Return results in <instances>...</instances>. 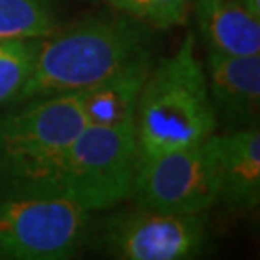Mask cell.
<instances>
[{"instance_id":"7c38bea8","label":"cell","mask_w":260,"mask_h":260,"mask_svg":"<svg viewBox=\"0 0 260 260\" xmlns=\"http://www.w3.org/2000/svg\"><path fill=\"white\" fill-rule=\"evenodd\" d=\"M56 29L54 0H0V41L44 39Z\"/></svg>"},{"instance_id":"6da1fadb","label":"cell","mask_w":260,"mask_h":260,"mask_svg":"<svg viewBox=\"0 0 260 260\" xmlns=\"http://www.w3.org/2000/svg\"><path fill=\"white\" fill-rule=\"evenodd\" d=\"M149 25L125 14L90 15L43 39L32 71L10 103L80 93L144 49Z\"/></svg>"},{"instance_id":"3957f363","label":"cell","mask_w":260,"mask_h":260,"mask_svg":"<svg viewBox=\"0 0 260 260\" xmlns=\"http://www.w3.org/2000/svg\"><path fill=\"white\" fill-rule=\"evenodd\" d=\"M86 125L80 93L14 103L0 115V191H49L66 150Z\"/></svg>"},{"instance_id":"277c9868","label":"cell","mask_w":260,"mask_h":260,"mask_svg":"<svg viewBox=\"0 0 260 260\" xmlns=\"http://www.w3.org/2000/svg\"><path fill=\"white\" fill-rule=\"evenodd\" d=\"M137 171L134 120L117 125H88L78 134L61 160L49 191L81 208L102 211L132 196Z\"/></svg>"},{"instance_id":"ba28073f","label":"cell","mask_w":260,"mask_h":260,"mask_svg":"<svg viewBox=\"0 0 260 260\" xmlns=\"http://www.w3.org/2000/svg\"><path fill=\"white\" fill-rule=\"evenodd\" d=\"M203 68L216 122L230 130L255 128L260 110V54L228 56L208 51Z\"/></svg>"},{"instance_id":"30bf717a","label":"cell","mask_w":260,"mask_h":260,"mask_svg":"<svg viewBox=\"0 0 260 260\" xmlns=\"http://www.w3.org/2000/svg\"><path fill=\"white\" fill-rule=\"evenodd\" d=\"M220 196L235 210H250L260 200V134L240 128L216 135Z\"/></svg>"},{"instance_id":"5b68a950","label":"cell","mask_w":260,"mask_h":260,"mask_svg":"<svg viewBox=\"0 0 260 260\" xmlns=\"http://www.w3.org/2000/svg\"><path fill=\"white\" fill-rule=\"evenodd\" d=\"M88 211L56 191H0V258L63 260L81 247Z\"/></svg>"},{"instance_id":"5bb4252c","label":"cell","mask_w":260,"mask_h":260,"mask_svg":"<svg viewBox=\"0 0 260 260\" xmlns=\"http://www.w3.org/2000/svg\"><path fill=\"white\" fill-rule=\"evenodd\" d=\"M112 9L150 27L169 29L183 24L189 0H107Z\"/></svg>"},{"instance_id":"9c48e42d","label":"cell","mask_w":260,"mask_h":260,"mask_svg":"<svg viewBox=\"0 0 260 260\" xmlns=\"http://www.w3.org/2000/svg\"><path fill=\"white\" fill-rule=\"evenodd\" d=\"M152 66L150 49H144L105 80L80 91L86 123L117 125L134 120L140 91Z\"/></svg>"},{"instance_id":"7a4b0ae2","label":"cell","mask_w":260,"mask_h":260,"mask_svg":"<svg viewBox=\"0 0 260 260\" xmlns=\"http://www.w3.org/2000/svg\"><path fill=\"white\" fill-rule=\"evenodd\" d=\"M137 162L189 147L215 134L216 118L205 68L188 34L174 56L152 66L135 107Z\"/></svg>"},{"instance_id":"8fae6325","label":"cell","mask_w":260,"mask_h":260,"mask_svg":"<svg viewBox=\"0 0 260 260\" xmlns=\"http://www.w3.org/2000/svg\"><path fill=\"white\" fill-rule=\"evenodd\" d=\"M194 10L208 51L228 56L260 54V17L243 0H196Z\"/></svg>"},{"instance_id":"52a82bcc","label":"cell","mask_w":260,"mask_h":260,"mask_svg":"<svg viewBox=\"0 0 260 260\" xmlns=\"http://www.w3.org/2000/svg\"><path fill=\"white\" fill-rule=\"evenodd\" d=\"M103 240L118 258L181 260L201 252L206 225L200 213H168L140 206L110 218Z\"/></svg>"},{"instance_id":"4fadbf2b","label":"cell","mask_w":260,"mask_h":260,"mask_svg":"<svg viewBox=\"0 0 260 260\" xmlns=\"http://www.w3.org/2000/svg\"><path fill=\"white\" fill-rule=\"evenodd\" d=\"M43 39L0 41V105L17 95L32 71Z\"/></svg>"},{"instance_id":"8992f818","label":"cell","mask_w":260,"mask_h":260,"mask_svg":"<svg viewBox=\"0 0 260 260\" xmlns=\"http://www.w3.org/2000/svg\"><path fill=\"white\" fill-rule=\"evenodd\" d=\"M132 194L139 206L168 213H203L220 196L216 134L189 147L137 162Z\"/></svg>"}]
</instances>
